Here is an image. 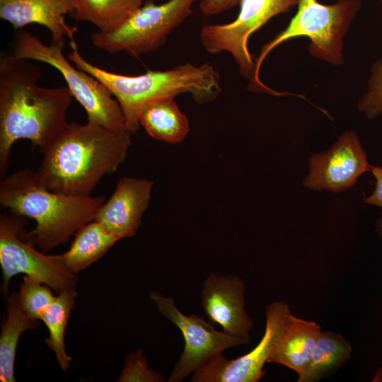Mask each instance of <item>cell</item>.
Instances as JSON below:
<instances>
[{"label": "cell", "mask_w": 382, "mask_h": 382, "mask_svg": "<svg viewBox=\"0 0 382 382\" xmlns=\"http://www.w3.org/2000/svg\"><path fill=\"white\" fill-rule=\"evenodd\" d=\"M241 0H201L199 8L203 14L213 16L221 13L239 4Z\"/></svg>", "instance_id": "obj_27"}, {"label": "cell", "mask_w": 382, "mask_h": 382, "mask_svg": "<svg viewBox=\"0 0 382 382\" xmlns=\"http://www.w3.org/2000/svg\"><path fill=\"white\" fill-rule=\"evenodd\" d=\"M20 219L6 213L0 215V265L3 279L1 291L8 293L11 279L21 273L34 277L59 294L76 291L78 277L65 265L62 255H47L24 241Z\"/></svg>", "instance_id": "obj_8"}, {"label": "cell", "mask_w": 382, "mask_h": 382, "mask_svg": "<svg viewBox=\"0 0 382 382\" xmlns=\"http://www.w3.org/2000/svg\"><path fill=\"white\" fill-rule=\"evenodd\" d=\"M67 58L78 69L104 84L118 102L131 134L139 129V117L149 104L166 98L189 93L200 104L212 102L221 92L219 71L211 64L190 62L167 70H149L139 75H125L102 69L88 62L79 52L77 43L70 42Z\"/></svg>", "instance_id": "obj_3"}, {"label": "cell", "mask_w": 382, "mask_h": 382, "mask_svg": "<svg viewBox=\"0 0 382 382\" xmlns=\"http://www.w3.org/2000/svg\"><path fill=\"white\" fill-rule=\"evenodd\" d=\"M289 306L276 301L265 310V330L259 343L249 352L228 359L218 355L192 376V382H257L265 375V364L268 362L274 342L288 315Z\"/></svg>", "instance_id": "obj_11"}, {"label": "cell", "mask_w": 382, "mask_h": 382, "mask_svg": "<svg viewBox=\"0 0 382 382\" xmlns=\"http://www.w3.org/2000/svg\"><path fill=\"white\" fill-rule=\"evenodd\" d=\"M105 201L104 195L72 196L52 191L30 168L6 175L0 183V204L13 214L35 220V226L22 236L44 253L66 242L94 220Z\"/></svg>", "instance_id": "obj_4"}, {"label": "cell", "mask_w": 382, "mask_h": 382, "mask_svg": "<svg viewBox=\"0 0 382 382\" xmlns=\"http://www.w3.org/2000/svg\"><path fill=\"white\" fill-rule=\"evenodd\" d=\"M76 295V291H66L59 294L40 319L49 331V337L45 342L55 354L58 364L64 371L69 368L71 361V357L66 352L64 336Z\"/></svg>", "instance_id": "obj_22"}, {"label": "cell", "mask_w": 382, "mask_h": 382, "mask_svg": "<svg viewBox=\"0 0 382 382\" xmlns=\"http://www.w3.org/2000/svg\"><path fill=\"white\" fill-rule=\"evenodd\" d=\"M160 1H168V0H160Z\"/></svg>", "instance_id": "obj_28"}, {"label": "cell", "mask_w": 382, "mask_h": 382, "mask_svg": "<svg viewBox=\"0 0 382 382\" xmlns=\"http://www.w3.org/2000/svg\"><path fill=\"white\" fill-rule=\"evenodd\" d=\"M368 86L367 91L359 101L358 108L368 118L373 119L382 115V58L372 65Z\"/></svg>", "instance_id": "obj_25"}, {"label": "cell", "mask_w": 382, "mask_h": 382, "mask_svg": "<svg viewBox=\"0 0 382 382\" xmlns=\"http://www.w3.org/2000/svg\"><path fill=\"white\" fill-rule=\"evenodd\" d=\"M120 240L94 219L76 231L69 249L62 253L64 262L76 274L104 256Z\"/></svg>", "instance_id": "obj_17"}, {"label": "cell", "mask_w": 382, "mask_h": 382, "mask_svg": "<svg viewBox=\"0 0 382 382\" xmlns=\"http://www.w3.org/2000/svg\"><path fill=\"white\" fill-rule=\"evenodd\" d=\"M6 310L7 316L1 324L0 335V380L14 382V364L19 338L25 331L36 328L38 323L28 318L21 309L18 292L8 298Z\"/></svg>", "instance_id": "obj_20"}, {"label": "cell", "mask_w": 382, "mask_h": 382, "mask_svg": "<svg viewBox=\"0 0 382 382\" xmlns=\"http://www.w3.org/2000/svg\"><path fill=\"white\" fill-rule=\"evenodd\" d=\"M352 345L342 335L322 331L298 382H317L332 376L349 359Z\"/></svg>", "instance_id": "obj_19"}, {"label": "cell", "mask_w": 382, "mask_h": 382, "mask_svg": "<svg viewBox=\"0 0 382 382\" xmlns=\"http://www.w3.org/2000/svg\"><path fill=\"white\" fill-rule=\"evenodd\" d=\"M149 297L159 312L180 330L185 340L183 352L174 366L168 382H180L225 349L250 342L216 330L212 323L197 315L183 313L171 297L164 296L158 291L150 292Z\"/></svg>", "instance_id": "obj_10"}, {"label": "cell", "mask_w": 382, "mask_h": 382, "mask_svg": "<svg viewBox=\"0 0 382 382\" xmlns=\"http://www.w3.org/2000/svg\"><path fill=\"white\" fill-rule=\"evenodd\" d=\"M38 279L25 275L18 293L20 306L30 319L38 320L54 299L51 288Z\"/></svg>", "instance_id": "obj_23"}, {"label": "cell", "mask_w": 382, "mask_h": 382, "mask_svg": "<svg viewBox=\"0 0 382 382\" xmlns=\"http://www.w3.org/2000/svg\"><path fill=\"white\" fill-rule=\"evenodd\" d=\"M360 7V0H337L332 5H324L317 0H299L297 12L288 26L262 47L255 61V81L260 91H274L260 79L264 59L274 48L293 37H308L312 55L335 65L341 64L342 39Z\"/></svg>", "instance_id": "obj_5"}, {"label": "cell", "mask_w": 382, "mask_h": 382, "mask_svg": "<svg viewBox=\"0 0 382 382\" xmlns=\"http://www.w3.org/2000/svg\"><path fill=\"white\" fill-rule=\"evenodd\" d=\"M382 1V0H381Z\"/></svg>", "instance_id": "obj_29"}, {"label": "cell", "mask_w": 382, "mask_h": 382, "mask_svg": "<svg viewBox=\"0 0 382 382\" xmlns=\"http://www.w3.org/2000/svg\"><path fill=\"white\" fill-rule=\"evenodd\" d=\"M321 332L317 323L289 313L274 342L268 362L284 366L299 376L307 366Z\"/></svg>", "instance_id": "obj_16"}, {"label": "cell", "mask_w": 382, "mask_h": 382, "mask_svg": "<svg viewBox=\"0 0 382 382\" xmlns=\"http://www.w3.org/2000/svg\"><path fill=\"white\" fill-rule=\"evenodd\" d=\"M308 164L309 173L303 185L332 192L352 187L359 177L371 170V167L354 131L345 132L329 150L311 156Z\"/></svg>", "instance_id": "obj_12"}, {"label": "cell", "mask_w": 382, "mask_h": 382, "mask_svg": "<svg viewBox=\"0 0 382 382\" xmlns=\"http://www.w3.org/2000/svg\"><path fill=\"white\" fill-rule=\"evenodd\" d=\"M74 9V0H0V18L14 30L36 23L49 30L52 42L64 45L66 38L74 40L77 30L66 21Z\"/></svg>", "instance_id": "obj_15"}, {"label": "cell", "mask_w": 382, "mask_h": 382, "mask_svg": "<svg viewBox=\"0 0 382 382\" xmlns=\"http://www.w3.org/2000/svg\"><path fill=\"white\" fill-rule=\"evenodd\" d=\"M299 0H241L236 18L228 23L207 25L199 34L204 50L216 54L230 53L253 91H260L255 81V62L248 50L250 35L274 16L288 11Z\"/></svg>", "instance_id": "obj_9"}, {"label": "cell", "mask_w": 382, "mask_h": 382, "mask_svg": "<svg viewBox=\"0 0 382 382\" xmlns=\"http://www.w3.org/2000/svg\"><path fill=\"white\" fill-rule=\"evenodd\" d=\"M64 46L52 41L46 45L30 31L20 29L15 33L11 54L55 68L86 111L87 121L114 131L127 130L121 108L111 92L96 78L71 63L63 54Z\"/></svg>", "instance_id": "obj_6"}, {"label": "cell", "mask_w": 382, "mask_h": 382, "mask_svg": "<svg viewBox=\"0 0 382 382\" xmlns=\"http://www.w3.org/2000/svg\"><path fill=\"white\" fill-rule=\"evenodd\" d=\"M139 124L151 137L169 144L183 141L190 131L188 120L174 98L147 105L140 115Z\"/></svg>", "instance_id": "obj_18"}, {"label": "cell", "mask_w": 382, "mask_h": 382, "mask_svg": "<svg viewBox=\"0 0 382 382\" xmlns=\"http://www.w3.org/2000/svg\"><path fill=\"white\" fill-rule=\"evenodd\" d=\"M376 179V186L372 194L364 199L366 204L375 205L382 208V168L371 166V170ZM376 231L382 238V216L377 224Z\"/></svg>", "instance_id": "obj_26"}, {"label": "cell", "mask_w": 382, "mask_h": 382, "mask_svg": "<svg viewBox=\"0 0 382 382\" xmlns=\"http://www.w3.org/2000/svg\"><path fill=\"white\" fill-rule=\"evenodd\" d=\"M119 382H162L163 376L149 368L142 349L129 354L125 359Z\"/></svg>", "instance_id": "obj_24"}, {"label": "cell", "mask_w": 382, "mask_h": 382, "mask_svg": "<svg viewBox=\"0 0 382 382\" xmlns=\"http://www.w3.org/2000/svg\"><path fill=\"white\" fill-rule=\"evenodd\" d=\"M131 133L87 121L68 123L41 151L35 171L47 189L89 196L102 178L117 170L131 146Z\"/></svg>", "instance_id": "obj_2"}, {"label": "cell", "mask_w": 382, "mask_h": 382, "mask_svg": "<svg viewBox=\"0 0 382 382\" xmlns=\"http://www.w3.org/2000/svg\"><path fill=\"white\" fill-rule=\"evenodd\" d=\"M153 186L154 182L146 178H121L95 219L120 240L133 237L149 207Z\"/></svg>", "instance_id": "obj_14"}, {"label": "cell", "mask_w": 382, "mask_h": 382, "mask_svg": "<svg viewBox=\"0 0 382 382\" xmlns=\"http://www.w3.org/2000/svg\"><path fill=\"white\" fill-rule=\"evenodd\" d=\"M245 283L235 274L209 272L201 294V306L211 323L224 332L250 341L253 322L245 309Z\"/></svg>", "instance_id": "obj_13"}, {"label": "cell", "mask_w": 382, "mask_h": 382, "mask_svg": "<svg viewBox=\"0 0 382 382\" xmlns=\"http://www.w3.org/2000/svg\"><path fill=\"white\" fill-rule=\"evenodd\" d=\"M71 13L77 21L93 24L99 31H111L120 26L141 6L143 0H74Z\"/></svg>", "instance_id": "obj_21"}, {"label": "cell", "mask_w": 382, "mask_h": 382, "mask_svg": "<svg viewBox=\"0 0 382 382\" xmlns=\"http://www.w3.org/2000/svg\"><path fill=\"white\" fill-rule=\"evenodd\" d=\"M30 60L4 54L0 58V178L6 175L11 148L20 139L40 151L66 125L74 98L66 86L38 84L41 69Z\"/></svg>", "instance_id": "obj_1"}, {"label": "cell", "mask_w": 382, "mask_h": 382, "mask_svg": "<svg viewBox=\"0 0 382 382\" xmlns=\"http://www.w3.org/2000/svg\"><path fill=\"white\" fill-rule=\"evenodd\" d=\"M197 0H147L117 28L91 34L93 45L109 54L121 52L138 57L157 50L192 13Z\"/></svg>", "instance_id": "obj_7"}]
</instances>
